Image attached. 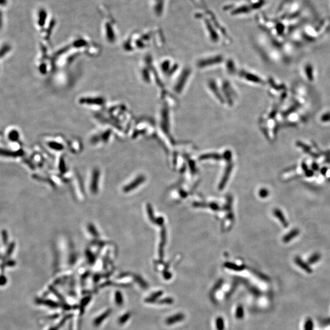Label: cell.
<instances>
[{"instance_id":"cell-1","label":"cell","mask_w":330,"mask_h":330,"mask_svg":"<svg viewBox=\"0 0 330 330\" xmlns=\"http://www.w3.org/2000/svg\"><path fill=\"white\" fill-rule=\"evenodd\" d=\"M305 0H283L278 10L277 17L282 22H295L301 17H307Z\"/></svg>"},{"instance_id":"cell-2","label":"cell","mask_w":330,"mask_h":330,"mask_svg":"<svg viewBox=\"0 0 330 330\" xmlns=\"http://www.w3.org/2000/svg\"><path fill=\"white\" fill-rule=\"evenodd\" d=\"M224 10L234 17L245 16L254 11L253 8L245 1L228 3L224 6Z\"/></svg>"},{"instance_id":"cell-3","label":"cell","mask_w":330,"mask_h":330,"mask_svg":"<svg viewBox=\"0 0 330 330\" xmlns=\"http://www.w3.org/2000/svg\"><path fill=\"white\" fill-rule=\"evenodd\" d=\"M245 1L251 6L254 11L261 9L267 3V0H245Z\"/></svg>"},{"instance_id":"cell-4","label":"cell","mask_w":330,"mask_h":330,"mask_svg":"<svg viewBox=\"0 0 330 330\" xmlns=\"http://www.w3.org/2000/svg\"><path fill=\"white\" fill-rule=\"evenodd\" d=\"M185 315L183 314L178 313V314H175V315H174V316L168 317L166 320V323L167 325H171L174 324V323H176L177 322L182 321L183 320L185 319Z\"/></svg>"},{"instance_id":"cell-5","label":"cell","mask_w":330,"mask_h":330,"mask_svg":"<svg viewBox=\"0 0 330 330\" xmlns=\"http://www.w3.org/2000/svg\"><path fill=\"white\" fill-rule=\"evenodd\" d=\"M294 261L296 264H297L299 266L300 268H302L303 270L306 271L308 273H311L312 269L311 267L309 266V265L305 262L302 258H300L299 256H296L294 259Z\"/></svg>"},{"instance_id":"cell-6","label":"cell","mask_w":330,"mask_h":330,"mask_svg":"<svg viewBox=\"0 0 330 330\" xmlns=\"http://www.w3.org/2000/svg\"><path fill=\"white\" fill-rule=\"evenodd\" d=\"M299 234H300L299 229H293L285 235L283 238V241L284 243H289L290 241L292 240L293 239L297 237Z\"/></svg>"},{"instance_id":"cell-7","label":"cell","mask_w":330,"mask_h":330,"mask_svg":"<svg viewBox=\"0 0 330 330\" xmlns=\"http://www.w3.org/2000/svg\"><path fill=\"white\" fill-rule=\"evenodd\" d=\"M274 214L279 219V220L281 222L282 224L283 225L284 227H287L289 226L288 221H287V219H286L284 215L281 210H279V209H275L274 210Z\"/></svg>"},{"instance_id":"cell-8","label":"cell","mask_w":330,"mask_h":330,"mask_svg":"<svg viewBox=\"0 0 330 330\" xmlns=\"http://www.w3.org/2000/svg\"><path fill=\"white\" fill-rule=\"evenodd\" d=\"M215 324H216V328L217 330L224 329V319L221 317H218L216 318Z\"/></svg>"},{"instance_id":"cell-9","label":"cell","mask_w":330,"mask_h":330,"mask_svg":"<svg viewBox=\"0 0 330 330\" xmlns=\"http://www.w3.org/2000/svg\"><path fill=\"white\" fill-rule=\"evenodd\" d=\"M244 317V309L242 306L239 305L235 311V317L237 319H242Z\"/></svg>"},{"instance_id":"cell-10","label":"cell","mask_w":330,"mask_h":330,"mask_svg":"<svg viewBox=\"0 0 330 330\" xmlns=\"http://www.w3.org/2000/svg\"><path fill=\"white\" fill-rule=\"evenodd\" d=\"M320 258H321V255L319 253H314L308 259V262L309 263H311V264L315 263L317 262L320 259Z\"/></svg>"},{"instance_id":"cell-11","label":"cell","mask_w":330,"mask_h":330,"mask_svg":"<svg viewBox=\"0 0 330 330\" xmlns=\"http://www.w3.org/2000/svg\"><path fill=\"white\" fill-rule=\"evenodd\" d=\"M174 302V300L171 298H166L165 299H163L162 301H160V303L162 304H172Z\"/></svg>"},{"instance_id":"cell-12","label":"cell","mask_w":330,"mask_h":330,"mask_svg":"<svg viewBox=\"0 0 330 330\" xmlns=\"http://www.w3.org/2000/svg\"><path fill=\"white\" fill-rule=\"evenodd\" d=\"M162 293H163V292H161V291H159V292H156V293H155V294H153V295H152V296L150 298V299H149V300H151V301H153V300H155L156 299V298H159L160 296H161V295H162Z\"/></svg>"},{"instance_id":"cell-13","label":"cell","mask_w":330,"mask_h":330,"mask_svg":"<svg viewBox=\"0 0 330 330\" xmlns=\"http://www.w3.org/2000/svg\"><path fill=\"white\" fill-rule=\"evenodd\" d=\"M307 171V172H306V175H307L308 176L311 177V176H312L313 175V172H312V171H309V170H308V171Z\"/></svg>"},{"instance_id":"cell-14","label":"cell","mask_w":330,"mask_h":330,"mask_svg":"<svg viewBox=\"0 0 330 330\" xmlns=\"http://www.w3.org/2000/svg\"><path fill=\"white\" fill-rule=\"evenodd\" d=\"M323 169H324L322 171V173H323V174H325V172H326L327 169H326V168H323Z\"/></svg>"},{"instance_id":"cell-15","label":"cell","mask_w":330,"mask_h":330,"mask_svg":"<svg viewBox=\"0 0 330 330\" xmlns=\"http://www.w3.org/2000/svg\"><path fill=\"white\" fill-rule=\"evenodd\" d=\"M194 1L195 2H198V3H199V2H200V0H194Z\"/></svg>"}]
</instances>
